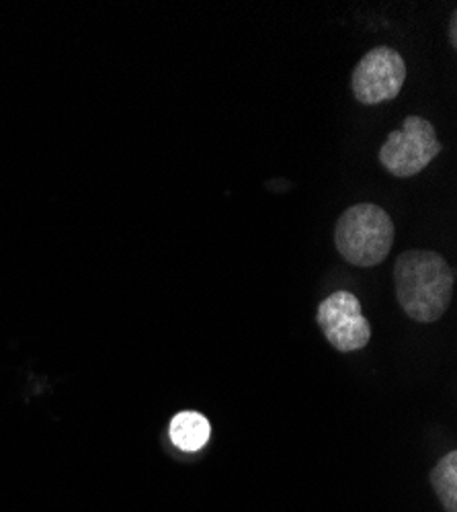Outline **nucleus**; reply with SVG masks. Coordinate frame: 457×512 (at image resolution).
Here are the masks:
<instances>
[{
  "label": "nucleus",
  "instance_id": "1",
  "mask_svg": "<svg viewBox=\"0 0 457 512\" xmlns=\"http://www.w3.org/2000/svg\"><path fill=\"white\" fill-rule=\"evenodd\" d=\"M396 300L404 314L414 322L431 324L447 312L455 271L435 250H406L394 265Z\"/></svg>",
  "mask_w": 457,
  "mask_h": 512
},
{
  "label": "nucleus",
  "instance_id": "2",
  "mask_svg": "<svg viewBox=\"0 0 457 512\" xmlns=\"http://www.w3.org/2000/svg\"><path fill=\"white\" fill-rule=\"evenodd\" d=\"M396 238L388 211L376 203H357L341 213L335 244L343 259L355 267H376L386 261Z\"/></svg>",
  "mask_w": 457,
  "mask_h": 512
},
{
  "label": "nucleus",
  "instance_id": "3",
  "mask_svg": "<svg viewBox=\"0 0 457 512\" xmlns=\"http://www.w3.org/2000/svg\"><path fill=\"white\" fill-rule=\"evenodd\" d=\"M435 127L421 115H408L400 132H392L380 148V164L398 179L417 177L441 154Z\"/></svg>",
  "mask_w": 457,
  "mask_h": 512
},
{
  "label": "nucleus",
  "instance_id": "4",
  "mask_svg": "<svg viewBox=\"0 0 457 512\" xmlns=\"http://www.w3.org/2000/svg\"><path fill=\"white\" fill-rule=\"evenodd\" d=\"M404 80V58L388 46H378L357 62L351 76V89L361 105H380L400 95Z\"/></svg>",
  "mask_w": 457,
  "mask_h": 512
},
{
  "label": "nucleus",
  "instance_id": "5",
  "mask_svg": "<svg viewBox=\"0 0 457 512\" xmlns=\"http://www.w3.org/2000/svg\"><path fill=\"white\" fill-rule=\"evenodd\" d=\"M316 322L324 338L339 353H353L367 347L371 326L361 312V304L351 291H335L318 306Z\"/></svg>",
  "mask_w": 457,
  "mask_h": 512
},
{
  "label": "nucleus",
  "instance_id": "6",
  "mask_svg": "<svg viewBox=\"0 0 457 512\" xmlns=\"http://www.w3.org/2000/svg\"><path fill=\"white\" fill-rule=\"evenodd\" d=\"M171 441L181 451H199L205 447V443L212 437V426L199 412H179L171 420Z\"/></svg>",
  "mask_w": 457,
  "mask_h": 512
},
{
  "label": "nucleus",
  "instance_id": "7",
  "mask_svg": "<svg viewBox=\"0 0 457 512\" xmlns=\"http://www.w3.org/2000/svg\"><path fill=\"white\" fill-rule=\"evenodd\" d=\"M431 486L445 512H457V453L449 451L431 472Z\"/></svg>",
  "mask_w": 457,
  "mask_h": 512
},
{
  "label": "nucleus",
  "instance_id": "8",
  "mask_svg": "<svg viewBox=\"0 0 457 512\" xmlns=\"http://www.w3.org/2000/svg\"><path fill=\"white\" fill-rule=\"evenodd\" d=\"M447 31H449V41H451V48L457 46V11H451L449 23H447Z\"/></svg>",
  "mask_w": 457,
  "mask_h": 512
}]
</instances>
